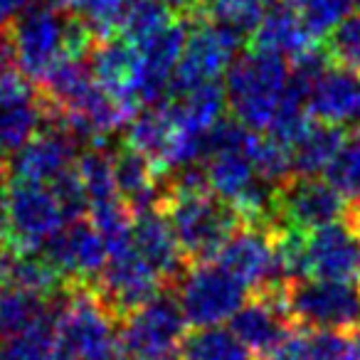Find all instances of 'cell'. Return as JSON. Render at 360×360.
I'll list each match as a JSON object with an SVG mask.
<instances>
[{
	"label": "cell",
	"instance_id": "obj_30",
	"mask_svg": "<svg viewBox=\"0 0 360 360\" xmlns=\"http://www.w3.org/2000/svg\"><path fill=\"white\" fill-rule=\"evenodd\" d=\"M323 175L348 200L360 198V126L350 136H345L338 155Z\"/></svg>",
	"mask_w": 360,
	"mask_h": 360
},
{
	"label": "cell",
	"instance_id": "obj_31",
	"mask_svg": "<svg viewBox=\"0 0 360 360\" xmlns=\"http://www.w3.org/2000/svg\"><path fill=\"white\" fill-rule=\"evenodd\" d=\"M134 3L136 0H84L77 13L96 40H106V37L121 35Z\"/></svg>",
	"mask_w": 360,
	"mask_h": 360
},
{
	"label": "cell",
	"instance_id": "obj_12",
	"mask_svg": "<svg viewBox=\"0 0 360 360\" xmlns=\"http://www.w3.org/2000/svg\"><path fill=\"white\" fill-rule=\"evenodd\" d=\"M360 284V227L343 217L304 235V276Z\"/></svg>",
	"mask_w": 360,
	"mask_h": 360
},
{
	"label": "cell",
	"instance_id": "obj_1",
	"mask_svg": "<svg viewBox=\"0 0 360 360\" xmlns=\"http://www.w3.org/2000/svg\"><path fill=\"white\" fill-rule=\"evenodd\" d=\"M158 207L173 225L188 264L215 259L242 225L240 212L212 191L205 170L195 165H183L165 175Z\"/></svg>",
	"mask_w": 360,
	"mask_h": 360
},
{
	"label": "cell",
	"instance_id": "obj_7",
	"mask_svg": "<svg viewBox=\"0 0 360 360\" xmlns=\"http://www.w3.org/2000/svg\"><path fill=\"white\" fill-rule=\"evenodd\" d=\"M175 284L178 304L193 328L222 326L250 299V289L215 259L188 264Z\"/></svg>",
	"mask_w": 360,
	"mask_h": 360
},
{
	"label": "cell",
	"instance_id": "obj_42",
	"mask_svg": "<svg viewBox=\"0 0 360 360\" xmlns=\"http://www.w3.org/2000/svg\"><path fill=\"white\" fill-rule=\"evenodd\" d=\"M353 333H355V335H353V340H355V345H358V353H360V328H358V330H353Z\"/></svg>",
	"mask_w": 360,
	"mask_h": 360
},
{
	"label": "cell",
	"instance_id": "obj_39",
	"mask_svg": "<svg viewBox=\"0 0 360 360\" xmlns=\"http://www.w3.org/2000/svg\"><path fill=\"white\" fill-rule=\"evenodd\" d=\"M82 3H84V0H52V6L55 8H60V11H72V13L79 11Z\"/></svg>",
	"mask_w": 360,
	"mask_h": 360
},
{
	"label": "cell",
	"instance_id": "obj_15",
	"mask_svg": "<svg viewBox=\"0 0 360 360\" xmlns=\"http://www.w3.org/2000/svg\"><path fill=\"white\" fill-rule=\"evenodd\" d=\"M77 155H79V141L62 126L60 119L45 116L42 129L13 153L8 175L52 186L60 175L75 168Z\"/></svg>",
	"mask_w": 360,
	"mask_h": 360
},
{
	"label": "cell",
	"instance_id": "obj_37",
	"mask_svg": "<svg viewBox=\"0 0 360 360\" xmlns=\"http://www.w3.org/2000/svg\"><path fill=\"white\" fill-rule=\"evenodd\" d=\"M35 3H40V0H0V32L8 30L11 22L15 20L25 8L35 6Z\"/></svg>",
	"mask_w": 360,
	"mask_h": 360
},
{
	"label": "cell",
	"instance_id": "obj_8",
	"mask_svg": "<svg viewBox=\"0 0 360 360\" xmlns=\"http://www.w3.org/2000/svg\"><path fill=\"white\" fill-rule=\"evenodd\" d=\"M188 319L178 296L160 291L148 304L126 314L119 323V345L129 360H158L180 350Z\"/></svg>",
	"mask_w": 360,
	"mask_h": 360
},
{
	"label": "cell",
	"instance_id": "obj_26",
	"mask_svg": "<svg viewBox=\"0 0 360 360\" xmlns=\"http://www.w3.org/2000/svg\"><path fill=\"white\" fill-rule=\"evenodd\" d=\"M168 104L173 106L183 129L205 139L212 126L220 119H225V109H227L225 86H220L217 82H210V84L183 91V94H173L168 99Z\"/></svg>",
	"mask_w": 360,
	"mask_h": 360
},
{
	"label": "cell",
	"instance_id": "obj_20",
	"mask_svg": "<svg viewBox=\"0 0 360 360\" xmlns=\"http://www.w3.org/2000/svg\"><path fill=\"white\" fill-rule=\"evenodd\" d=\"M314 119L335 126H360V72L330 62L306 94Z\"/></svg>",
	"mask_w": 360,
	"mask_h": 360
},
{
	"label": "cell",
	"instance_id": "obj_13",
	"mask_svg": "<svg viewBox=\"0 0 360 360\" xmlns=\"http://www.w3.org/2000/svg\"><path fill=\"white\" fill-rule=\"evenodd\" d=\"M165 286L168 284L163 281V276L134 247H129V250L109 257L94 289L99 291L104 304L121 321L126 314L155 299L160 291H165Z\"/></svg>",
	"mask_w": 360,
	"mask_h": 360
},
{
	"label": "cell",
	"instance_id": "obj_41",
	"mask_svg": "<svg viewBox=\"0 0 360 360\" xmlns=\"http://www.w3.org/2000/svg\"><path fill=\"white\" fill-rule=\"evenodd\" d=\"M6 173H8V153L0 148V180L6 178Z\"/></svg>",
	"mask_w": 360,
	"mask_h": 360
},
{
	"label": "cell",
	"instance_id": "obj_33",
	"mask_svg": "<svg viewBox=\"0 0 360 360\" xmlns=\"http://www.w3.org/2000/svg\"><path fill=\"white\" fill-rule=\"evenodd\" d=\"M353 8V0H306L296 13H299L306 32L316 42H321L345 15H350Z\"/></svg>",
	"mask_w": 360,
	"mask_h": 360
},
{
	"label": "cell",
	"instance_id": "obj_23",
	"mask_svg": "<svg viewBox=\"0 0 360 360\" xmlns=\"http://www.w3.org/2000/svg\"><path fill=\"white\" fill-rule=\"evenodd\" d=\"M314 45H319V42L306 32L299 13L291 11L284 3L271 6L250 37L252 50L269 52V55L284 57V60H296L301 52H306Z\"/></svg>",
	"mask_w": 360,
	"mask_h": 360
},
{
	"label": "cell",
	"instance_id": "obj_11",
	"mask_svg": "<svg viewBox=\"0 0 360 360\" xmlns=\"http://www.w3.org/2000/svg\"><path fill=\"white\" fill-rule=\"evenodd\" d=\"M276 225L311 232L348 217L350 200L319 175H291L276 188Z\"/></svg>",
	"mask_w": 360,
	"mask_h": 360
},
{
	"label": "cell",
	"instance_id": "obj_27",
	"mask_svg": "<svg viewBox=\"0 0 360 360\" xmlns=\"http://www.w3.org/2000/svg\"><path fill=\"white\" fill-rule=\"evenodd\" d=\"M75 168L86 193L89 207L119 198L114 178V150L109 148L106 141L104 143H86L77 155Z\"/></svg>",
	"mask_w": 360,
	"mask_h": 360
},
{
	"label": "cell",
	"instance_id": "obj_16",
	"mask_svg": "<svg viewBox=\"0 0 360 360\" xmlns=\"http://www.w3.org/2000/svg\"><path fill=\"white\" fill-rule=\"evenodd\" d=\"M45 124V99L18 70L0 72V148L8 155L27 143Z\"/></svg>",
	"mask_w": 360,
	"mask_h": 360
},
{
	"label": "cell",
	"instance_id": "obj_5",
	"mask_svg": "<svg viewBox=\"0 0 360 360\" xmlns=\"http://www.w3.org/2000/svg\"><path fill=\"white\" fill-rule=\"evenodd\" d=\"M289 91V65L284 57L250 50L227 70V109L232 119L252 131H269Z\"/></svg>",
	"mask_w": 360,
	"mask_h": 360
},
{
	"label": "cell",
	"instance_id": "obj_32",
	"mask_svg": "<svg viewBox=\"0 0 360 360\" xmlns=\"http://www.w3.org/2000/svg\"><path fill=\"white\" fill-rule=\"evenodd\" d=\"M323 47L333 65L350 67V70L360 72V11L345 15L323 37Z\"/></svg>",
	"mask_w": 360,
	"mask_h": 360
},
{
	"label": "cell",
	"instance_id": "obj_17",
	"mask_svg": "<svg viewBox=\"0 0 360 360\" xmlns=\"http://www.w3.org/2000/svg\"><path fill=\"white\" fill-rule=\"evenodd\" d=\"M188 27H191V18L175 15L168 25L155 30L146 40L136 42L141 52V106L155 104L160 96L168 94L170 79L186 45Z\"/></svg>",
	"mask_w": 360,
	"mask_h": 360
},
{
	"label": "cell",
	"instance_id": "obj_25",
	"mask_svg": "<svg viewBox=\"0 0 360 360\" xmlns=\"http://www.w3.org/2000/svg\"><path fill=\"white\" fill-rule=\"evenodd\" d=\"M345 141V129L314 119L309 129L294 141V175H321L328 170Z\"/></svg>",
	"mask_w": 360,
	"mask_h": 360
},
{
	"label": "cell",
	"instance_id": "obj_18",
	"mask_svg": "<svg viewBox=\"0 0 360 360\" xmlns=\"http://www.w3.org/2000/svg\"><path fill=\"white\" fill-rule=\"evenodd\" d=\"M89 65L101 89H106L129 109H141V52L134 42L124 35L96 40L89 52Z\"/></svg>",
	"mask_w": 360,
	"mask_h": 360
},
{
	"label": "cell",
	"instance_id": "obj_43",
	"mask_svg": "<svg viewBox=\"0 0 360 360\" xmlns=\"http://www.w3.org/2000/svg\"><path fill=\"white\" fill-rule=\"evenodd\" d=\"M353 6H355V8H358V11H360V0H353Z\"/></svg>",
	"mask_w": 360,
	"mask_h": 360
},
{
	"label": "cell",
	"instance_id": "obj_2",
	"mask_svg": "<svg viewBox=\"0 0 360 360\" xmlns=\"http://www.w3.org/2000/svg\"><path fill=\"white\" fill-rule=\"evenodd\" d=\"M8 30L15 47L18 72L37 86L62 62L89 57L96 42L79 13L40 3L25 8Z\"/></svg>",
	"mask_w": 360,
	"mask_h": 360
},
{
	"label": "cell",
	"instance_id": "obj_28",
	"mask_svg": "<svg viewBox=\"0 0 360 360\" xmlns=\"http://www.w3.org/2000/svg\"><path fill=\"white\" fill-rule=\"evenodd\" d=\"M183 360H255L252 350L222 326L195 328L180 343Z\"/></svg>",
	"mask_w": 360,
	"mask_h": 360
},
{
	"label": "cell",
	"instance_id": "obj_10",
	"mask_svg": "<svg viewBox=\"0 0 360 360\" xmlns=\"http://www.w3.org/2000/svg\"><path fill=\"white\" fill-rule=\"evenodd\" d=\"M276 230L279 227L242 222L217 252L215 262L235 274L252 294L284 291V279L276 259Z\"/></svg>",
	"mask_w": 360,
	"mask_h": 360
},
{
	"label": "cell",
	"instance_id": "obj_29",
	"mask_svg": "<svg viewBox=\"0 0 360 360\" xmlns=\"http://www.w3.org/2000/svg\"><path fill=\"white\" fill-rule=\"evenodd\" d=\"M269 8L271 0H202L198 15L227 27L242 40H250Z\"/></svg>",
	"mask_w": 360,
	"mask_h": 360
},
{
	"label": "cell",
	"instance_id": "obj_3",
	"mask_svg": "<svg viewBox=\"0 0 360 360\" xmlns=\"http://www.w3.org/2000/svg\"><path fill=\"white\" fill-rule=\"evenodd\" d=\"M119 319L94 286H67L57 306L55 328L45 360H116Z\"/></svg>",
	"mask_w": 360,
	"mask_h": 360
},
{
	"label": "cell",
	"instance_id": "obj_21",
	"mask_svg": "<svg viewBox=\"0 0 360 360\" xmlns=\"http://www.w3.org/2000/svg\"><path fill=\"white\" fill-rule=\"evenodd\" d=\"M131 247L163 276L165 284H175L188 269V259L178 245L173 225L160 207L134 212Z\"/></svg>",
	"mask_w": 360,
	"mask_h": 360
},
{
	"label": "cell",
	"instance_id": "obj_40",
	"mask_svg": "<svg viewBox=\"0 0 360 360\" xmlns=\"http://www.w3.org/2000/svg\"><path fill=\"white\" fill-rule=\"evenodd\" d=\"M350 220L355 222V225L360 227V198H355V200H350Z\"/></svg>",
	"mask_w": 360,
	"mask_h": 360
},
{
	"label": "cell",
	"instance_id": "obj_4",
	"mask_svg": "<svg viewBox=\"0 0 360 360\" xmlns=\"http://www.w3.org/2000/svg\"><path fill=\"white\" fill-rule=\"evenodd\" d=\"M70 222L55 188L35 180H0V245L13 252H40Z\"/></svg>",
	"mask_w": 360,
	"mask_h": 360
},
{
	"label": "cell",
	"instance_id": "obj_38",
	"mask_svg": "<svg viewBox=\"0 0 360 360\" xmlns=\"http://www.w3.org/2000/svg\"><path fill=\"white\" fill-rule=\"evenodd\" d=\"M158 3L180 18H195L202 0H158Z\"/></svg>",
	"mask_w": 360,
	"mask_h": 360
},
{
	"label": "cell",
	"instance_id": "obj_24",
	"mask_svg": "<svg viewBox=\"0 0 360 360\" xmlns=\"http://www.w3.org/2000/svg\"><path fill=\"white\" fill-rule=\"evenodd\" d=\"M60 296H42L20 286L0 289V340H11L57 316Z\"/></svg>",
	"mask_w": 360,
	"mask_h": 360
},
{
	"label": "cell",
	"instance_id": "obj_36",
	"mask_svg": "<svg viewBox=\"0 0 360 360\" xmlns=\"http://www.w3.org/2000/svg\"><path fill=\"white\" fill-rule=\"evenodd\" d=\"M264 360H311V330L296 326L284 340L274 345Z\"/></svg>",
	"mask_w": 360,
	"mask_h": 360
},
{
	"label": "cell",
	"instance_id": "obj_22",
	"mask_svg": "<svg viewBox=\"0 0 360 360\" xmlns=\"http://www.w3.org/2000/svg\"><path fill=\"white\" fill-rule=\"evenodd\" d=\"M114 178L116 193L131 212L160 205L163 178L150 165V160L136 148H131L126 141L114 148Z\"/></svg>",
	"mask_w": 360,
	"mask_h": 360
},
{
	"label": "cell",
	"instance_id": "obj_35",
	"mask_svg": "<svg viewBox=\"0 0 360 360\" xmlns=\"http://www.w3.org/2000/svg\"><path fill=\"white\" fill-rule=\"evenodd\" d=\"M311 360H360V353L348 333L311 330Z\"/></svg>",
	"mask_w": 360,
	"mask_h": 360
},
{
	"label": "cell",
	"instance_id": "obj_14",
	"mask_svg": "<svg viewBox=\"0 0 360 360\" xmlns=\"http://www.w3.org/2000/svg\"><path fill=\"white\" fill-rule=\"evenodd\" d=\"M67 286H94L109 262V250L89 217L72 220L42 247Z\"/></svg>",
	"mask_w": 360,
	"mask_h": 360
},
{
	"label": "cell",
	"instance_id": "obj_9",
	"mask_svg": "<svg viewBox=\"0 0 360 360\" xmlns=\"http://www.w3.org/2000/svg\"><path fill=\"white\" fill-rule=\"evenodd\" d=\"M242 42H245L242 37L207 18H191L186 45L170 79L168 94H183L188 89L217 82L222 75H227Z\"/></svg>",
	"mask_w": 360,
	"mask_h": 360
},
{
	"label": "cell",
	"instance_id": "obj_44",
	"mask_svg": "<svg viewBox=\"0 0 360 360\" xmlns=\"http://www.w3.org/2000/svg\"><path fill=\"white\" fill-rule=\"evenodd\" d=\"M158 360H178V358H170V355H165V358H158Z\"/></svg>",
	"mask_w": 360,
	"mask_h": 360
},
{
	"label": "cell",
	"instance_id": "obj_34",
	"mask_svg": "<svg viewBox=\"0 0 360 360\" xmlns=\"http://www.w3.org/2000/svg\"><path fill=\"white\" fill-rule=\"evenodd\" d=\"M52 328H55V319L6 340L0 360H45L52 340Z\"/></svg>",
	"mask_w": 360,
	"mask_h": 360
},
{
	"label": "cell",
	"instance_id": "obj_45",
	"mask_svg": "<svg viewBox=\"0 0 360 360\" xmlns=\"http://www.w3.org/2000/svg\"><path fill=\"white\" fill-rule=\"evenodd\" d=\"M0 353H3V345H0Z\"/></svg>",
	"mask_w": 360,
	"mask_h": 360
},
{
	"label": "cell",
	"instance_id": "obj_19",
	"mask_svg": "<svg viewBox=\"0 0 360 360\" xmlns=\"http://www.w3.org/2000/svg\"><path fill=\"white\" fill-rule=\"evenodd\" d=\"M230 330L252 350L266 355L279 340L296 328L284 304V291L252 294L240 311L230 319Z\"/></svg>",
	"mask_w": 360,
	"mask_h": 360
},
{
	"label": "cell",
	"instance_id": "obj_6",
	"mask_svg": "<svg viewBox=\"0 0 360 360\" xmlns=\"http://www.w3.org/2000/svg\"><path fill=\"white\" fill-rule=\"evenodd\" d=\"M284 304L301 328L340 333L360 328L358 281L294 279L284 286Z\"/></svg>",
	"mask_w": 360,
	"mask_h": 360
}]
</instances>
